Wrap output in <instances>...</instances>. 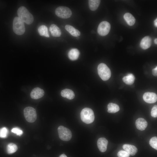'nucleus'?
I'll list each match as a JSON object with an SVG mask.
<instances>
[{
    "mask_svg": "<svg viewBox=\"0 0 157 157\" xmlns=\"http://www.w3.org/2000/svg\"><path fill=\"white\" fill-rule=\"evenodd\" d=\"M17 14L18 17L24 23L30 24L33 21V16L24 6H21L18 8Z\"/></svg>",
    "mask_w": 157,
    "mask_h": 157,
    "instance_id": "f257e3e1",
    "label": "nucleus"
},
{
    "mask_svg": "<svg viewBox=\"0 0 157 157\" xmlns=\"http://www.w3.org/2000/svg\"><path fill=\"white\" fill-rule=\"evenodd\" d=\"M81 118L82 121L87 124L92 123L94 119V115L92 110L90 108H85L81 113Z\"/></svg>",
    "mask_w": 157,
    "mask_h": 157,
    "instance_id": "f03ea898",
    "label": "nucleus"
},
{
    "mask_svg": "<svg viewBox=\"0 0 157 157\" xmlns=\"http://www.w3.org/2000/svg\"><path fill=\"white\" fill-rule=\"evenodd\" d=\"M97 70L99 76L103 81L108 80L111 76V72L110 69L104 63L99 64L98 66Z\"/></svg>",
    "mask_w": 157,
    "mask_h": 157,
    "instance_id": "7ed1b4c3",
    "label": "nucleus"
},
{
    "mask_svg": "<svg viewBox=\"0 0 157 157\" xmlns=\"http://www.w3.org/2000/svg\"><path fill=\"white\" fill-rule=\"evenodd\" d=\"M13 30L16 34L21 35L25 31L24 22L18 17H15L13 22Z\"/></svg>",
    "mask_w": 157,
    "mask_h": 157,
    "instance_id": "20e7f679",
    "label": "nucleus"
},
{
    "mask_svg": "<svg viewBox=\"0 0 157 157\" xmlns=\"http://www.w3.org/2000/svg\"><path fill=\"white\" fill-rule=\"evenodd\" d=\"M24 117L26 120L30 123L35 122L37 118V114L35 109L31 107H27L24 110Z\"/></svg>",
    "mask_w": 157,
    "mask_h": 157,
    "instance_id": "39448f33",
    "label": "nucleus"
},
{
    "mask_svg": "<svg viewBox=\"0 0 157 157\" xmlns=\"http://www.w3.org/2000/svg\"><path fill=\"white\" fill-rule=\"evenodd\" d=\"M58 131L59 137L62 140L68 141L72 138V132L68 128L60 126L58 127Z\"/></svg>",
    "mask_w": 157,
    "mask_h": 157,
    "instance_id": "423d86ee",
    "label": "nucleus"
},
{
    "mask_svg": "<svg viewBox=\"0 0 157 157\" xmlns=\"http://www.w3.org/2000/svg\"><path fill=\"white\" fill-rule=\"evenodd\" d=\"M55 13L57 16L63 19L69 18L72 15L71 10L69 8L64 6L58 7L56 9Z\"/></svg>",
    "mask_w": 157,
    "mask_h": 157,
    "instance_id": "0eeeda50",
    "label": "nucleus"
},
{
    "mask_svg": "<svg viewBox=\"0 0 157 157\" xmlns=\"http://www.w3.org/2000/svg\"><path fill=\"white\" fill-rule=\"evenodd\" d=\"M110 29V24L107 21H103L101 22L98 26L97 30V32L101 36H105L109 33Z\"/></svg>",
    "mask_w": 157,
    "mask_h": 157,
    "instance_id": "6e6552de",
    "label": "nucleus"
},
{
    "mask_svg": "<svg viewBox=\"0 0 157 157\" xmlns=\"http://www.w3.org/2000/svg\"><path fill=\"white\" fill-rule=\"evenodd\" d=\"M143 98L145 102L149 104H152L157 101V96L154 93L146 92L144 94Z\"/></svg>",
    "mask_w": 157,
    "mask_h": 157,
    "instance_id": "1a4fd4ad",
    "label": "nucleus"
},
{
    "mask_svg": "<svg viewBox=\"0 0 157 157\" xmlns=\"http://www.w3.org/2000/svg\"><path fill=\"white\" fill-rule=\"evenodd\" d=\"M44 91L42 89L36 87L34 88L30 93L31 98L33 99H38L42 97L44 94Z\"/></svg>",
    "mask_w": 157,
    "mask_h": 157,
    "instance_id": "9d476101",
    "label": "nucleus"
},
{
    "mask_svg": "<svg viewBox=\"0 0 157 157\" xmlns=\"http://www.w3.org/2000/svg\"><path fill=\"white\" fill-rule=\"evenodd\" d=\"M108 143V140L104 138H101L98 139L97 145L100 151L103 152L106 151Z\"/></svg>",
    "mask_w": 157,
    "mask_h": 157,
    "instance_id": "9b49d317",
    "label": "nucleus"
},
{
    "mask_svg": "<svg viewBox=\"0 0 157 157\" xmlns=\"http://www.w3.org/2000/svg\"><path fill=\"white\" fill-rule=\"evenodd\" d=\"M151 44V38L149 36H146L142 39L140 46L143 49H146L149 48Z\"/></svg>",
    "mask_w": 157,
    "mask_h": 157,
    "instance_id": "f8f14e48",
    "label": "nucleus"
},
{
    "mask_svg": "<svg viewBox=\"0 0 157 157\" xmlns=\"http://www.w3.org/2000/svg\"><path fill=\"white\" fill-rule=\"evenodd\" d=\"M135 124L138 129L141 131H143L147 127V123L144 118H140L136 120Z\"/></svg>",
    "mask_w": 157,
    "mask_h": 157,
    "instance_id": "ddd939ff",
    "label": "nucleus"
},
{
    "mask_svg": "<svg viewBox=\"0 0 157 157\" xmlns=\"http://www.w3.org/2000/svg\"><path fill=\"white\" fill-rule=\"evenodd\" d=\"M123 149L131 156H134L138 151L137 148L134 146L130 144H125L123 146Z\"/></svg>",
    "mask_w": 157,
    "mask_h": 157,
    "instance_id": "4468645a",
    "label": "nucleus"
},
{
    "mask_svg": "<svg viewBox=\"0 0 157 157\" xmlns=\"http://www.w3.org/2000/svg\"><path fill=\"white\" fill-rule=\"evenodd\" d=\"M79 54L80 52L78 49L76 48H72L69 51L68 56L70 60H75L78 58Z\"/></svg>",
    "mask_w": 157,
    "mask_h": 157,
    "instance_id": "2eb2a0df",
    "label": "nucleus"
},
{
    "mask_svg": "<svg viewBox=\"0 0 157 157\" xmlns=\"http://www.w3.org/2000/svg\"><path fill=\"white\" fill-rule=\"evenodd\" d=\"M61 94L63 97L70 100L74 98L75 96L73 91L68 89H65L62 90Z\"/></svg>",
    "mask_w": 157,
    "mask_h": 157,
    "instance_id": "dca6fc26",
    "label": "nucleus"
},
{
    "mask_svg": "<svg viewBox=\"0 0 157 157\" xmlns=\"http://www.w3.org/2000/svg\"><path fill=\"white\" fill-rule=\"evenodd\" d=\"M49 31L52 36L55 37H60L61 34L60 28L55 24H51L49 28Z\"/></svg>",
    "mask_w": 157,
    "mask_h": 157,
    "instance_id": "f3484780",
    "label": "nucleus"
},
{
    "mask_svg": "<svg viewBox=\"0 0 157 157\" xmlns=\"http://www.w3.org/2000/svg\"><path fill=\"white\" fill-rule=\"evenodd\" d=\"M65 28L71 35L73 36L77 37L80 35V32L71 25H66L65 26Z\"/></svg>",
    "mask_w": 157,
    "mask_h": 157,
    "instance_id": "a211bd4d",
    "label": "nucleus"
},
{
    "mask_svg": "<svg viewBox=\"0 0 157 157\" xmlns=\"http://www.w3.org/2000/svg\"><path fill=\"white\" fill-rule=\"evenodd\" d=\"M124 18L129 26L133 25L135 23V19L133 16L129 13H126L124 15Z\"/></svg>",
    "mask_w": 157,
    "mask_h": 157,
    "instance_id": "6ab92c4d",
    "label": "nucleus"
},
{
    "mask_svg": "<svg viewBox=\"0 0 157 157\" xmlns=\"http://www.w3.org/2000/svg\"><path fill=\"white\" fill-rule=\"evenodd\" d=\"M135 77L132 74H128L127 75L124 76L122 78L123 82L126 84L131 85L133 84L134 82Z\"/></svg>",
    "mask_w": 157,
    "mask_h": 157,
    "instance_id": "aec40b11",
    "label": "nucleus"
},
{
    "mask_svg": "<svg viewBox=\"0 0 157 157\" xmlns=\"http://www.w3.org/2000/svg\"><path fill=\"white\" fill-rule=\"evenodd\" d=\"M100 1L99 0H89V6L90 9L92 11H94L97 9L100 5Z\"/></svg>",
    "mask_w": 157,
    "mask_h": 157,
    "instance_id": "412c9836",
    "label": "nucleus"
},
{
    "mask_svg": "<svg viewBox=\"0 0 157 157\" xmlns=\"http://www.w3.org/2000/svg\"><path fill=\"white\" fill-rule=\"evenodd\" d=\"M108 112L110 113H115L118 111L119 110V108L117 105L110 103H109L107 106Z\"/></svg>",
    "mask_w": 157,
    "mask_h": 157,
    "instance_id": "4be33fe9",
    "label": "nucleus"
},
{
    "mask_svg": "<svg viewBox=\"0 0 157 157\" xmlns=\"http://www.w3.org/2000/svg\"><path fill=\"white\" fill-rule=\"evenodd\" d=\"M38 32L41 36L49 38V35L47 27L44 25L40 26L38 29Z\"/></svg>",
    "mask_w": 157,
    "mask_h": 157,
    "instance_id": "5701e85b",
    "label": "nucleus"
},
{
    "mask_svg": "<svg viewBox=\"0 0 157 157\" xmlns=\"http://www.w3.org/2000/svg\"><path fill=\"white\" fill-rule=\"evenodd\" d=\"M17 149L16 144L13 143L9 144L7 147V151L8 154H12L15 153Z\"/></svg>",
    "mask_w": 157,
    "mask_h": 157,
    "instance_id": "b1692460",
    "label": "nucleus"
},
{
    "mask_svg": "<svg viewBox=\"0 0 157 157\" xmlns=\"http://www.w3.org/2000/svg\"><path fill=\"white\" fill-rule=\"evenodd\" d=\"M149 144L152 148L157 150V138L156 137H152L150 140Z\"/></svg>",
    "mask_w": 157,
    "mask_h": 157,
    "instance_id": "393cba45",
    "label": "nucleus"
},
{
    "mask_svg": "<svg viewBox=\"0 0 157 157\" xmlns=\"http://www.w3.org/2000/svg\"><path fill=\"white\" fill-rule=\"evenodd\" d=\"M8 130L7 128L3 127L0 129V137L2 138H6L8 135Z\"/></svg>",
    "mask_w": 157,
    "mask_h": 157,
    "instance_id": "a878e982",
    "label": "nucleus"
},
{
    "mask_svg": "<svg viewBox=\"0 0 157 157\" xmlns=\"http://www.w3.org/2000/svg\"><path fill=\"white\" fill-rule=\"evenodd\" d=\"M12 132L16 134L17 135L21 136L23 133V131L18 127H14L11 130Z\"/></svg>",
    "mask_w": 157,
    "mask_h": 157,
    "instance_id": "bb28decb",
    "label": "nucleus"
},
{
    "mask_svg": "<svg viewBox=\"0 0 157 157\" xmlns=\"http://www.w3.org/2000/svg\"><path fill=\"white\" fill-rule=\"evenodd\" d=\"M118 157H129L130 155L125 151L120 150L117 154Z\"/></svg>",
    "mask_w": 157,
    "mask_h": 157,
    "instance_id": "cd10ccee",
    "label": "nucleus"
},
{
    "mask_svg": "<svg viewBox=\"0 0 157 157\" xmlns=\"http://www.w3.org/2000/svg\"><path fill=\"white\" fill-rule=\"evenodd\" d=\"M151 116L154 117L156 118L157 117V106L154 105L152 108L151 112Z\"/></svg>",
    "mask_w": 157,
    "mask_h": 157,
    "instance_id": "c85d7f7f",
    "label": "nucleus"
},
{
    "mask_svg": "<svg viewBox=\"0 0 157 157\" xmlns=\"http://www.w3.org/2000/svg\"><path fill=\"white\" fill-rule=\"evenodd\" d=\"M152 73L153 75L155 76H156L157 75V67L153 69L152 70Z\"/></svg>",
    "mask_w": 157,
    "mask_h": 157,
    "instance_id": "c756f323",
    "label": "nucleus"
},
{
    "mask_svg": "<svg viewBox=\"0 0 157 157\" xmlns=\"http://www.w3.org/2000/svg\"><path fill=\"white\" fill-rule=\"evenodd\" d=\"M154 24L155 26L156 27L157 26V19L156 18V19L154 20Z\"/></svg>",
    "mask_w": 157,
    "mask_h": 157,
    "instance_id": "7c9ffc66",
    "label": "nucleus"
},
{
    "mask_svg": "<svg viewBox=\"0 0 157 157\" xmlns=\"http://www.w3.org/2000/svg\"><path fill=\"white\" fill-rule=\"evenodd\" d=\"M59 157H67V156L65 154H63L60 156Z\"/></svg>",
    "mask_w": 157,
    "mask_h": 157,
    "instance_id": "2f4dec72",
    "label": "nucleus"
},
{
    "mask_svg": "<svg viewBox=\"0 0 157 157\" xmlns=\"http://www.w3.org/2000/svg\"><path fill=\"white\" fill-rule=\"evenodd\" d=\"M154 42L156 44H157V39L156 38L155 39Z\"/></svg>",
    "mask_w": 157,
    "mask_h": 157,
    "instance_id": "473e14b6",
    "label": "nucleus"
}]
</instances>
